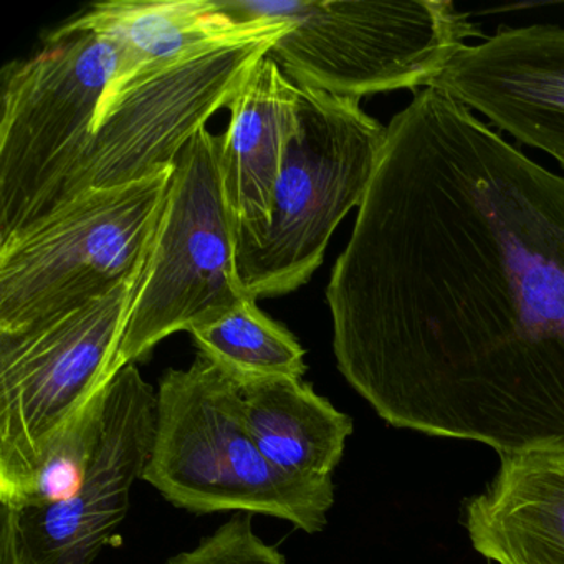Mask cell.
Here are the masks:
<instances>
[{
    "mask_svg": "<svg viewBox=\"0 0 564 564\" xmlns=\"http://www.w3.org/2000/svg\"><path fill=\"white\" fill-rule=\"evenodd\" d=\"M475 551L498 564H564V452L501 457L490 487L465 508Z\"/></svg>",
    "mask_w": 564,
    "mask_h": 564,
    "instance_id": "cell-14",
    "label": "cell"
},
{
    "mask_svg": "<svg viewBox=\"0 0 564 564\" xmlns=\"http://www.w3.org/2000/svg\"><path fill=\"white\" fill-rule=\"evenodd\" d=\"M239 22L285 19L292 31L269 52L299 87L361 100L419 91L451 64L480 25L451 0L269 2L217 0Z\"/></svg>",
    "mask_w": 564,
    "mask_h": 564,
    "instance_id": "cell-3",
    "label": "cell"
},
{
    "mask_svg": "<svg viewBox=\"0 0 564 564\" xmlns=\"http://www.w3.org/2000/svg\"><path fill=\"white\" fill-rule=\"evenodd\" d=\"M247 424L262 454L295 477L333 478L352 421L303 379H273L242 389Z\"/></svg>",
    "mask_w": 564,
    "mask_h": 564,
    "instance_id": "cell-15",
    "label": "cell"
},
{
    "mask_svg": "<svg viewBox=\"0 0 564 564\" xmlns=\"http://www.w3.org/2000/svg\"><path fill=\"white\" fill-rule=\"evenodd\" d=\"M326 302L392 427L564 452V177L437 88L392 117Z\"/></svg>",
    "mask_w": 564,
    "mask_h": 564,
    "instance_id": "cell-1",
    "label": "cell"
},
{
    "mask_svg": "<svg viewBox=\"0 0 564 564\" xmlns=\"http://www.w3.org/2000/svg\"><path fill=\"white\" fill-rule=\"evenodd\" d=\"M156 422V392L137 365L108 386L100 448L80 490L47 505H0V564H94L130 511Z\"/></svg>",
    "mask_w": 564,
    "mask_h": 564,
    "instance_id": "cell-10",
    "label": "cell"
},
{
    "mask_svg": "<svg viewBox=\"0 0 564 564\" xmlns=\"http://www.w3.org/2000/svg\"><path fill=\"white\" fill-rule=\"evenodd\" d=\"M223 134L200 130L174 161L170 191L134 290L118 371L249 299L237 270L236 230L224 194ZM252 299V296H250Z\"/></svg>",
    "mask_w": 564,
    "mask_h": 564,
    "instance_id": "cell-7",
    "label": "cell"
},
{
    "mask_svg": "<svg viewBox=\"0 0 564 564\" xmlns=\"http://www.w3.org/2000/svg\"><path fill=\"white\" fill-rule=\"evenodd\" d=\"M141 480L191 513L267 514L310 534L326 527L335 503L333 478L295 477L262 454L242 389L200 355L161 378Z\"/></svg>",
    "mask_w": 564,
    "mask_h": 564,
    "instance_id": "cell-2",
    "label": "cell"
},
{
    "mask_svg": "<svg viewBox=\"0 0 564 564\" xmlns=\"http://www.w3.org/2000/svg\"><path fill=\"white\" fill-rule=\"evenodd\" d=\"M140 275L47 322L0 333V501L22 490L52 442L120 372Z\"/></svg>",
    "mask_w": 564,
    "mask_h": 564,
    "instance_id": "cell-8",
    "label": "cell"
},
{
    "mask_svg": "<svg viewBox=\"0 0 564 564\" xmlns=\"http://www.w3.org/2000/svg\"><path fill=\"white\" fill-rule=\"evenodd\" d=\"M107 392L108 388H105L88 402L87 408L52 442L22 490L0 505L54 503L80 490L100 448Z\"/></svg>",
    "mask_w": 564,
    "mask_h": 564,
    "instance_id": "cell-17",
    "label": "cell"
},
{
    "mask_svg": "<svg viewBox=\"0 0 564 564\" xmlns=\"http://www.w3.org/2000/svg\"><path fill=\"white\" fill-rule=\"evenodd\" d=\"M431 87L564 171V28L498 29L465 45Z\"/></svg>",
    "mask_w": 564,
    "mask_h": 564,
    "instance_id": "cell-11",
    "label": "cell"
},
{
    "mask_svg": "<svg viewBox=\"0 0 564 564\" xmlns=\"http://www.w3.org/2000/svg\"><path fill=\"white\" fill-rule=\"evenodd\" d=\"M279 39L236 42L193 55L133 82L101 105L84 154L42 217L82 194L173 167L207 121L229 107L250 68Z\"/></svg>",
    "mask_w": 564,
    "mask_h": 564,
    "instance_id": "cell-9",
    "label": "cell"
},
{
    "mask_svg": "<svg viewBox=\"0 0 564 564\" xmlns=\"http://www.w3.org/2000/svg\"><path fill=\"white\" fill-rule=\"evenodd\" d=\"M167 564H289L253 531L252 514L236 513L196 547L174 554Z\"/></svg>",
    "mask_w": 564,
    "mask_h": 564,
    "instance_id": "cell-18",
    "label": "cell"
},
{
    "mask_svg": "<svg viewBox=\"0 0 564 564\" xmlns=\"http://www.w3.org/2000/svg\"><path fill=\"white\" fill-rule=\"evenodd\" d=\"M118 48L91 31H54L2 70L0 243L41 219L84 154L118 72Z\"/></svg>",
    "mask_w": 564,
    "mask_h": 564,
    "instance_id": "cell-6",
    "label": "cell"
},
{
    "mask_svg": "<svg viewBox=\"0 0 564 564\" xmlns=\"http://www.w3.org/2000/svg\"><path fill=\"white\" fill-rule=\"evenodd\" d=\"M361 100L300 87L296 127L286 143L262 240L237 253L253 300L305 285L325 259L336 227L361 206L384 150L388 127Z\"/></svg>",
    "mask_w": 564,
    "mask_h": 564,
    "instance_id": "cell-4",
    "label": "cell"
},
{
    "mask_svg": "<svg viewBox=\"0 0 564 564\" xmlns=\"http://www.w3.org/2000/svg\"><path fill=\"white\" fill-rule=\"evenodd\" d=\"M199 355L240 389L273 379H303L305 349L280 323L246 299L191 329Z\"/></svg>",
    "mask_w": 564,
    "mask_h": 564,
    "instance_id": "cell-16",
    "label": "cell"
},
{
    "mask_svg": "<svg viewBox=\"0 0 564 564\" xmlns=\"http://www.w3.org/2000/svg\"><path fill=\"white\" fill-rule=\"evenodd\" d=\"M58 31L97 32L117 45L120 62L107 104L133 82L184 58L236 42L285 37L292 25L285 19L236 21L217 0H115L91 6Z\"/></svg>",
    "mask_w": 564,
    "mask_h": 564,
    "instance_id": "cell-12",
    "label": "cell"
},
{
    "mask_svg": "<svg viewBox=\"0 0 564 564\" xmlns=\"http://www.w3.org/2000/svg\"><path fill=\"white\" fill-rule=\"evenodd\" d=\"M300 87L270 57L260 58L229 104L223 133L224 194L237 253L257 246L270 226L273 189L296 127Z\"/></svg>",
    "mask_w": 564,
    "mask_h": 564,
    "instance_id": "cell-13",
    "label": "cell"
},
{
    "mask_svg": "<svg viewBox=\"0 0 564 564\" xmlns=\"http://www.w3.org/2000/svg\"><path fill=\"white\" fill-rule=\"evenodd\" d=\"M173 167L82 194L0 243V333L47 322L140 275Z\"/></svg>",
    "mask_w": 564,
    "mask_h": 564,
    "instance_id": "cell-5",
    "label": "cell"
}]
</instances>
